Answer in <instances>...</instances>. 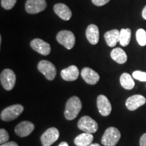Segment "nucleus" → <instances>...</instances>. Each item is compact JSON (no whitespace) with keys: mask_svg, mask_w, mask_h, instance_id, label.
<instances>
[{"mask_svg":"<svg viewBox=\"0 0 146 146\" xmlns=\"http://www.w3.org/2000/svg\"><path fill=\"white\" fill-rule=\"evenodd\" d=\"M1 146H18V145L16 142L10 141V142H7V143H5L3 144H1Z\"/></svg>","mask_w":146,"mask_h":146,"instance_id":"obj_29","label":"nucleus"},{"mask_svg":"<svg viewBox=\"0 0 146 146\" xmlns=\"http://www.w3.org/2000/svg\"><path fill=\"white\" fill-rule=\"evenodd\" d=\"M9 138V134L7 132L6 130H5L4 129H0V143L3 144L5 143H7L8 141Z\"/></svg>","mask_w":146,"mask_h":146,"instance_id":"obj_26","label":"nucleus"},{"mask_svg":"<svg viewBox=\"0 0 146 146\" xmlns=\"http://www.w3.org/2000/svg\"><path fill=\"white\" fill-rule=\"evenodd\" d=\"M94 140V136L91 133H81L76 137L74 140V143L76 146H89Z\"/></svg>","mask_w":146,"mask_h":146,"instance_id":"obj_19","label":"nucleus"},{"mask_svg":"<svg viewBox=\"0 0 146 146\" xmlns=\"http://www.w3.org/2000/svg\"><path fill=\"white\" fill-rule=\"evenodd\" d=\"M142 16L144 19L146 20V5L144 7L143 11H142Z\"/></svg>","mask_w":146,"mask_h":146,"instance_id":"obj_30","label":"nucleus"},{"mask_svg":"<svg viewBox=\"0 0 146 146\" xmlns=\"http://www.w3.org/2000/svg\"><path fill=\"white\" fill-rule=\"evenodd\" d=\"M17 0H1V5L5 10H11L15 5Z\"/></svg>","mask_w":146,"mask_h":146,"instance_id":"obj_24","label":"nucleus"},{"mask_svg":"<svg viewBox=\"0 0 146 146\" xmlns=\"http://www.w3.org/2000/svg\"><path fill=\"white\" fill-rule=\"evenodd\" d=\"M24 111L23 106L15 104L7 107L1 112V119L5 122H10L15 120Z\"/></svg>","mask_w":146,"mask_h":146,"instance_id":"obj_3","label":"nucleus"},{"mask_svg":"<svg viewBox=\"0 0 146 146\" xmlns=\"http://www.w3.org/2000/svg\"><path fill=\"white\" fill-rule=\"evenodd\" d=\"M82 103L81 100L76 96L70 98L66 104L64 116L68 120H74L81 110Z\"/></svg>","mask_w":146,"mask_h":146,"instance_id":"obj_1","label":"nucleus"},{"mask_svg":"<svg viewBox=\"0 0 146 146\" xmlns=\"http://www.w3.org/2000/svg\"><path fill=\"white\" fill-rule=\"evenodd\" d=\"M46 7L45 0H27L25 4V10L27 13L35 14L43 11Z\"/></svg>","mask_w":146,"mask_h":146,"instance_id":"obj_9","label":"nucleus"},{"mask_svg":"<svg viewBox=\"0 0 146 146\" xmlns=\"http://www.w3.org/2000/svg\"><path fill=\"white\" fill-rule=\"evenodd\" d=\"M37 68L39 71L49 81H53L56 76V68L52 62L47 60H41L38 64Z\"/></svg>","mask_w":146,"mask_h":146,"instance_id":"obj_6","label":"nucleus"},{"mask_svg":"<svg viewBox=\"0 0 146 146\" xmlns=\"http://www.w3.org/2000/svg\"><path fill=\"white\" fill-rule=\"evenodd\" d=\"M54 10L57 15L64 21H69L72 17V12L64 3H57L54 6Z\"/></svg>","mask_w":146,"mask_h":146,"instance_id":"obj_16","label":"nucleus"},{"mask_svg":"<svg viewBox=\"0 0 146 146\" xmlns=\"http://www.w3.org/2000/svg\"><path fill=\"white\" fill-rule=\"evenodd\" d=\"M145 98L141 95H134L129 97L126 101V106L129 110L134 111L145 104Z\"/></svg>","mask_w":146,"mask_h":146,"instance_id":"obj_12","label":"nucleus"},{"mask_svg":"<svg viewBox=\"0 0 146 146\" xmlns=\"http://www.w3.org/2000/svg\"><path fill=\"white\" fill-rule=\"evenodd\" d=\"M92 3L97 6H102L109 2L110 0H91Z\"/></svg>","mask_w":146,"mask_h":146,"instance_id":"obj_27","label":"nucleus"},{"mask_svg":"<svg viewBox=\"0 0 146 146\" xmlns=\"http://www.w3.org/2000/svg\"><path fill=\"white\" fill-rule=\"evenodd\" d=\"M110 56L113 60L120 64H125L127 60V55L123 49L120 47L113 49L110 53Z\"/></svg>","mask_w":146,"mask_h":146,"instance_id":"obj_20","label":"nucleus"},{"mask_svg":"<svg viewBox=\"0 0 146 146\" xmlns=\"http://www.w3.org/2000/svg\"><path fill=\"white\" fill-rule=\"evenodd\" d=\"M60 133L56 128L51 127L47 129L41 136V141L43 146H51L59 138Z\"/></svg>","mask_w":146,"mask_h":146,"instance_id":"obj_8","label":"nucleus"},{"mask_svg":"<svg viewBox=\"0 0 146 146\" xmlns=\"http://www.w3.org/2000/svg\"><path fill=\"white\" fill-rule=\"evenodd\" d=\"M86 36L91 44L96 45L100 39V32L98 27L95 25H89L86 30Z\"/></svg>","mask_w":146,"mask_h":146,"instance_id":"obj_17","label":"nucleus"},{"mask_svg":"<svg viewBox=\"0 0 146 146\" xmlns=\"http://www.w3.org/2000/svg\"><path fill=\"white\" fill-rule=\"evenodd\" d=\"M56 39L60 44L64 46L67 50H71L75 44V37L72 32L64 30L58 33Z\"/></svg>","mask_w":146,"mask_h":146,"instance_id":"obj_5","label":"nucleus"},{"mask_svg":"<svg viewBox=\"0 0 146 146\" xmlns=\"http://www.w3.org/2000/svg\"><path fill=\"white\" fill-rule=\"evenodd\" d=\"M104 38L109 47H114L120 41V31L117 29L109 31L104 34Z\"/></svg>","mask_w":146,"mask_h":146,"instance_id":"obj_18","label":"nucleus"},{"mask_svg":"<svg viewBox=\"0 0 146 146\" xmlns=\"http://www.w3.org/2000/svg\"><path fill=\"white\" fill-rule=\"evenodd\" d=\"M140 146H146V133H144L139 140Z\"/></svg>","mask_w":146,"mask_h":146,"instance_id":"obj_28","label":"nucleus"},{"mask_svg":"<svg viewBox=\"0 0 146 146\" xmlns=\"http://www.w3.org/2000/svg\"><path fill=\"white\" fill-rule=\"evenodd\" d=\"M81 76L84 81L89 85H96L100 80L98 73L88 67H85L82 70Z\"/></svg>","mask_w":146,"mask_h":146,"instance_id":"obj_14","label":"nucleus"},{"mask_svg":"<svg viewBox=\"0 0 146 146\" xmlns=\"http://www.w3.org/2000/svg\"><path fill=\"white\" fill-rule=\"evenodd\" d=\"M136 38L138 43L141 46L146 45V31L144 29H138L136 33Z\"/></svg>","mask_w":146,"mask_h":146,"instance_id":"obj_23","label":"nucleus"},{"mask_svg":"<svg viewBox=\"0 0 146 146\" xmlns=\"http://www.w3.org/2000/svg\"><path fill=\"white\" fill-rule=\"evenodd\" d=\"M79 75L78 68L76 66L72 65L61 71V76L66 81H76Z\"/></svg>","mask_w":146,"mask_h":146,"instance_id":"obj_15","label":"nucleus"},{"mask_svg":"<svg viewBox=\"0 0 146 146\" xmlns=\"http://www.w3.org/2000/svg\"><path fill=\"white\" fill-rule=\"evenodd\" d=\"M131 38V31L130 29H122L120 31V44L126 47L129 44Z\"/></svg>","mask_w":146,"mask_h":146,"instance_id":"obj_22","label":"nucleus"},{"mask_svg":"<svg viewBox=\"0 0 146 146\" xmlns=\"http://www.w3.org/2000/svg\"><path fill=\"white\" fill-rule=\"evenodd\" d=\"M97 107L100 114L103 116H107L112 112V106L106 96L100 95L97 98Z\"/></svg>","mask_w":146,"mask_h":146,"instance_id":"obj_10","label":"nucleus"},{"mask_svg":"<svg viewBox=\"0 0 146 146\" xmlns=\"http://www.w3.org/2000/svg\"><path fill=\"white\" fill-rule=\"evenodd\" d=\"M120 83L121 86L127 90H131L135 87V82L132 76L127 72L121 74L120 77Z\"/></svg>","mask_w":146,"mask_h":146,"instance_id":"obj_21","label":"nucleus"},{"mask_svg":"<svg viewBox=\"0 0 146 146\" xmlns=\"http://www.w3.org/2000/svg\"><path fill=\"white\" fill-rule=\"evenodd\" d=\"M120 133L115 127H109L105 131L102 138V143L105 146H115L120 140Z\"/></svg>","mask_w":146,"mask_h":146,"instance_id":"obj_2","label":"nucleus"},{"mask_svg":"<svg viewBox=\"0 0 146 146\" xmlns=\"http://www.w3.org/2000/svg\"><path fill=\"white\" fill-rule=\"evenodd\" d=\"M35 129V125L30 121H23L15 127V133L21 137H27Z\"/></svg>","mask_w":146,"mask_h":146,"instance_id":"obj_13","label":"nucleus"},{"mask_svg":"<svg viewBox=\"0 0 146 146\" xmlns=\"http://www.w3.org/2000/svg\"><path fill=\"white\" fill-rule=\"evenodd\" d=\"M0 81L3 88L10 91L14 88L16 83V74L11 69H5L1 72Z\"/></svg>","mask_w":146,"mask_h":146,"instance_id":"obj_7","label":"nucleus"},{"mask_svg":"<svg viewBox=\"0 0 146 146\" xmlns=\"http://www.w3.org/2000/svg\"><path fill=\"white\" fill-rule=\"evenodd\" d=\"M89 146H100V145L98 143H91V145H89Z\"/></svg>","mask_w":146,"mask_h":146,"instance_id":"obj_32","label":"nucleus"},{"mask_svg":"<svg viewBox=\"0 0 146 146\" xmlns=\"http://www.w3.org/2000/svg\"><path fill=\"white\" fill-rule=\"evenodd\" d=\"M33 50L43 56H47L51 52V46L48 43L41 39H35L31 42Z\"/></svg>","mask_w":146,"mask_h":146,"instance_id":"obj_11","label":"nucleus"},{"mask_svg":"<svg viewBox=\"0 0 146 146\" xmlns=\"http://www.w3.org/2000/svg\"><path fill=\"white\" fill-rule=\"evenodd\" d=\"M58 146H69V145H68V143H67V142L63 141V142H61V143H60L59 145H58Z\"/></svg>","mask_w":146,"mask_h":146,"instance_id":"obj_31","label":"nucleus"},{"mask_svg":"<svg viewBox=\"0 0 146 146\" xmlns=\"http://www.w3.org/2000/svg\"><path fill=\"white\" fill-rule=\"evenodd\" d=\"M77 126L80 130L91 134L97 132L98 129V125L97 122L89 116H84L80 118Z\"/></svg>","mask_w":146,"mask_h":146,"instance_id":"obj_4","label":"nucleus"},{"mask_svg":"<svg viewBox=\"0 0 146 146\" xmlns=\"http://www.w3.org/2000/svg\"><path fill=\"white\" fill-rule=\"evenodd\" d=\"M133 77L135 79L138 80L141 82H145L146 81V72H142V71L139 70H136L134 71L133 72Z\"/></svg>","mask_w":146,"mask_h":146,"instance_id":"obj_25","label":"nucleus"}]
</instances>
